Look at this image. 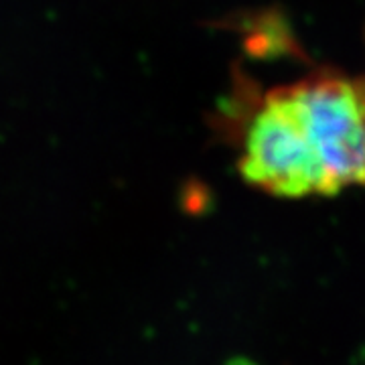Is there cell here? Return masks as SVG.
<instances>
[{
  "label": "cell",
  "mask_w": 365,
  "mask_h": 365,
  "mask_svg": "<svg viewBox=\"0 0 365 365\" xmlns=\"http://www.w3.org/2000/svg\"><path fill=\"white\" fill-rule=\"evenodd\" d=\"M290 90L331 195L365 185V78L314 76Z\"/></svg>",
  "instance_id": "obj_2"
},
{
  "label": "cell",
  "mask_w": 365,
  "mask_h": 365,
  "mask_svg": "<svg viewBox=\"0 0 365 365\" xmlns=\"http://www.w3.org/2000/svg\"><path fill=\"white\" fill-rule=\"evenodd\" d=\"M237 165L246 182L270 195H331L325 167L307 134L290 86L268 91L254 110Z\"/></svg>",
  "instance_id": "obj_1"
}]
</instances>
